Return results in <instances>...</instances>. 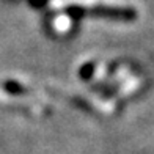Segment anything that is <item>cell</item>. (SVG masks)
Returning <instances> with one entry per match:
<instances>
[{
  "instance_id": "1",
  "label": "cell",
  "mask_w": 154,
  "mask_h": 154,
  "mask_svg": "<svg viewBox=\"0 0 154 154\" xmlns=\"http://www.w3.org/2000/svg\"><path fill=\"white\" fill-rule=\"evenodd\" d=\"M72 16H97V17H110V19H123V20H132L135 19L137 13L132 8H118V6H74L68 10Z\"/></svg>"
}]
</instances>
